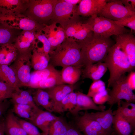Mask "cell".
Returning a JSON list of instances; mask_svg holds the SVG:
<instances>
[{"label":"cell","mask_w":135,"mask_h":135,"mask_svg":"<svg viewBox=\"0 0 135 135\" xmlns=\"http://www.w3.org/2000/svg\"><path fill=\"white\" fill-rule=\"evenodd\" d=\"M78 6L77 5L68 3L64 0H57L50 24H58L64 28L69 24L81 22L80 16L77 12Z\"/></svg>","instance_id":"obj_6"},{"label":"cell","mask_w":135,"mask_h":135,"mask_svg":"<svg viewBox=\"0 0 135 135\" xmlns=\"http://www.w3.org/2000/svg\"><path fill=\"white\" fill-rule=\"evenodd\" d=\"M77 42L80 46L84 67L104 62L110 49L115 43L110 37H104L94 33L85 40Z\"/></svg>","instance_id":"obj_1"},{"label":"cell","mask_w":135,"mask_h":135,"mask_svg":"<svg viewBox=\"0 0 135 135\" xmlns=\"http://www.w3.org/2000/svg\"><path fill=\"white\" fill-rule=\"evenodd\" d=\"M82 68L73 66L62 68L60 74L64 83L75 84L80 80L82 75Z\"/></svg>","instance_id":"obj_28"},{"label":"cell","mask_w":135,"mask_h":135,"mask_svg":"<svg viewBox=\"0 0 135 135\" xmlns=\"http://www.w3.org/2000/svg\"><path fill=\"white\" fill-rule=\"evenodd\" d=\"M16 118L27 135H42L37 127L31 122L17 117Z\"/></svg>","instance_id":"obj_38"},{"label":"cell","mask_w":135,"mask_h":135,"mask_svg":"<svg viewBox=\"0 0 135 135\" xmlns=\"http://www.w3.org/2000/svg\"><path fill=\"white\" fill-rule=\"evenodd\" d=\"M86 23L90 26L94 34L104 37L109 38L130 32V30L116 24L113 20L97 15L91 16Z\"/></svg>","instance_id":"obj_5"},{"label":"cell","mask_w":135,"mask_h":135,"mask_svg":"<svg viewBox=\"0 0 135 135\" xmlns=\"http://www.w3.org/2000/svg\"><path fill=\"white\" fill-rule=\"evenodd\" d=\"M0 80L10 86L15 90L20 88L16 75L9 66L0 64Z\"/></svg>","instance_id":"obj_30"},{"label":"cell","mask_w":135,"mask_h":135,"mask_svg":"<svg viewBox=\"0 0 135 135\" xmlns=\"http://www.w3.org/2000/svg\"><path fill=\"white\" fill-rule=\"evenodd\" d=\"M18 54L14 43L2 45L0 46V64L10 66L16 60Z\"/></svg>","instance_id":"obj_25"},{"label":"cell","mask_w":135,"mask_h":135,"mask_svg":"<svg viewBox=\"0 0 135 135\" xmlns=\"http://www.w3.org/2000/svg\"><path fill=\"white\" fill-rule=\"evenodd\" d=\"M76 118V126L84 135H108L87 111L82 115Z\"/></svg>","instance_id":"obj_11"},{"label":"cell","mask_w":135,"mask_h":135,"mask_svg":"<svg viewBox=\"0 0 135 135\" xmlns=\"http://www.w3.org/2000/svg\"><path fill=\"white\" fill-rule=\"evenodd\" d=\"M11 98L14 104L28 105L35 107H38L37 106H32L15 91L12 94Z\"/></svg>","instance_id":"obj_44"},{"label":"cell","mask_w":135,"mask_h":135,"mask_svg":"<svg viewBox=\"0 0 135 135\" xmlns=\"http://www.w3.org/2000/svg\"><path fill=\"white\" fill-rule=\"evenodd\" d=\"M126 77L125 74L122 75L114 83L112 89H109L110 98L107 102L110 106V108H112L114 104L122 100L135 102V94L127 82Z\"/></svg>","instance_id":"obj_7"},{"label":"cell","mask_w":135,"mask_h":135,"mask_svg":"<svg viewBox=\"0 0 135 135\" xmlns=\"http://www.w3.org/2000/svg\"><path fill=\"white\" fill-rule=\"evenodd\" d=\"M44 25L42 30L50 43L51 52L64 40L66 38L65 32L63 28L60 26H57L55 23Z\"/></svg>","instance_id":"obj_14"},{"label":"cell","mask_w":135,"mask_h":135,"mask_svg":"<svg viewBox=\"0 0 135 135\" xmlns=\"http://www.w3.org/2000/svg\"><path fill=\"white\" fill-rule=\"evenodd\" d=\"M62 84H64L62 80L60 73L38 82L30 84L28 87L36 89H47Z\"/></svg>","instance_id":"obj_35"},{"label":"cell","mask_w":135,"mask_h":135,"mask_svg":"<svg viewBox=\"0 0 135 135\" xmlns=\"http://www.w3.org/2000/svg\"><path fill=\"white\" fill-rule=\"evenodd\" d=\"M34 101L37 106H40L47 111L54 112V104L49 94L46 90L42 89H37L32 96Z\"/></svg>","instance_id":"obj_29"},{"label":"cell","mask_w":135,"mask_h":135,"mask_svg":"<svg viewBox=\"0 0 135 135\" xmlns=\"http://www.w3.org/2000/svg\"><path fill=\"white\" fill-rule=\"evenodd\" d=\"M57 0H29L24 15L42 24H49Z\"/></svg>","instance_id":"obj_4"},{"label":"cell","mask_w":135,"mask_h":135,"mask_svg":"<svg viewBox=\"0 0 135 135\" xmlns=\"http://www.w3.org/2000/svg\"><path fill=\"white\" fill-rule=\"evenodd\" d=\"M106 89L105 83L103 81L100 80L94 81L90 85L87 94L92 98L95 95Z\"/></svg>","instance_id":"obj_39"},{"label":"cell","mask_w":135,"mask_h":135,"mask_svg":"<svg viewBox=\"0 0 135 135\" xmlns=\"http://www.w3.org/2000/svg\"><path fill=\"white\" fill-rule=\"evenodd\" d=\"M69 125L63 118L58 116L50 124L46 135H66Z\"/></svg>","instance_id":"obj_34"},{"label":"cell","mask_w":135,"mask_h":135,"mask_svg":"<svg viewBox=\"0 0 135 135\" xmlns=\"http://www.w3.org/2000/svg\"><path fill=\"white\" fill-rule=\"evenodd\" d=\"M76 107L71 113L76 116H78L79 112L82 110H93L98 111L105 110L106 107L104 105L98 106L91 98L87 94L80 92H76Z\"/></svg>","instance_id":"obj_18"},{"label":"cell","mask_w":135,"mask_h":135,"mask_svg":"<svg viewBox=\"0 0 135 135\" xmlns=\"http://www.w3.org/2000/svg\"><path fill=\"white\" fill-rule=\"evenodd\" d=\"M57 117L51 112L39 108L30 122L42 131V135H46L50 124Z\"/></svg>","instance_id":"obj_21"},{"label":"cell","mask_w":135,"mask_h":135,"mask_svg":"<svg viewBox=\"0 0 135 135\" xmlns=\"http://www.w3.org/2000/svg\"><path fill=\"white\" fill-rule=\"evenodd\" d=\"M49 64L54 67L62 68L73 66H84L80 46L72 38H66L64 40L49 54Z\"/></svg>","instance_id":"obj_2"},{"label":"cell","mask_w":135,"mask_h":135,"mask_svg":"<svg viewBox=\"0 0 135 135\" xmlns=\"http://www.w3.org/2000/svg\"><path fill=\"white\" fill-rule=\"evenodd\" d=\"M49 58L35 48L33 50L30 58L31 67L34 70H40L46 68L49 64Z\"/></svg>","instance_id":"obj_31"},{"label":"cell","mask_w":135,"mask_h":135,"mask_svg":"<svg viewBox=\"0 0 135 135\" xmlns=\"http://www.w3.org/2000/svg\"><path fill=\"white\" fill-rule=\"evenodd\" d=\"M112 128L117 135H131L132 130L130 123L118 112H113Z\"/></svg>","instance_id":"obj_26"},{"label":"cell","mask_w":135,"mask_h":135,"mask_svg":"<svg viewBox=\"0 0 135 135\" xmlns=\"http://www.w3.org/2000/svg\"><path fill=\"white\" fill-rule=\"evenodd\" d=\"M106 64L104 62L96 63L84 67L81 76L84 79L88 78L93 81L100 80L107 70Z\"/></svg>","instance_id":"obj_22"},{"label":"cell","mask_w":135,"mask_h":135,"mask_svg":"<svg viewBox=\"0 0 135 135\" xmlns=\"http://www.w3.org/2000/svg\"><path fill=\"white\" fill-rule=\"evenodd\" d=\"M4 120V118L0 119V135H4L5 133Z\"/></svg>","instance_id":"obj_49"},{"label":"cell","mask_w":135,"mask_h":135,"mask_svg":"<svg viewBox=\"0 0 135 135\" xmlns=\"http://www.w3.org/2000/svg\"><path fill=\"white\" fill-rule=\"evenodd\" d=\"M133 135H135V130L133 132Z\"/></svg>","instance_id":"obj_52"},{"label":"cell","mask_w":135,"mask_h":135,"mask_svg":"<svg viewBox=\"0 0 135 135\" xmlns=\"http://www.w3.org/2000/svg\"><path fill=\"white\" fill-rule=\"evenodd\" d=\"M7 99V98L6 96L0 92V102H3Z\"/></svg>","instance_id":"obj_51"},{"label":"cell","mask_w":135,"mask_h":135,"mask_svg":"<svg viewBox=\"0 0 135 135\" xmlns=\"http://www.w3.org/2000/svg\"><path fill=\"white\" fill-rule=\"evenodd\" d=\"M99 14L100 16L117 21L126 16L135 14V12L125 7L121 0H112L103 6Z\"/></svg>","instance_id":"obj_10"},{"label":"cell","mask_w":135,"mask_h":135,"mask_svg":"<svg viewBox=\"0 0 135 135\" xmlns=\"http://www.w3.org/2000/svg\"><path fill=\"white\" fill-rule=\"evenodd\" d=\"M66 2L73 5H76L79 4L81 0H64Z\"/></svg>","instance_id":"obj_50"},{"label":"cell","mask_w":135,"mask_h":135,"mask_svg":"<svg viewBox=\"0 0 135 135\" xmlns=\"http://www.w3.org/2000/svg\"><path fill=\"white\" fill-rule=\"evenodd\" d=\"M104 62L110 72L108 88L112 87L122 75L134 70L126 54L116 41L110 49Z\"/></svg>","instance_id":"obj_3"},{"label":"cell","mask_w":135,"mask_h":135,"mask_svg":"<svg viewBox=\"0 0 135 135\" xmlns=\"http://www.w3.org/2000/svg\"><path fill=\"white\" fill-rule=\"evenodd\" d=\"M127 82L132 90L135 89V72L134 71L130 72L126 76Z\"/></svg>","instance_id":"obj_45"},{"label":"cell","mask_w":135,"mask_h":135,"mask_svg":"<svg viewBox=\"0 0 135 135\" xmlns=\"http://www.w3.org/2000/svg\"><path fill=\"white\" fill-rule=\"evenodd\" d=\"M32 53L18 54L15 60L9 66L14 72L18 79L19 86L28 87L30 77Z\"/></svg>","instance_id":"obj_8"},{"label":"cell","mask_w":135,"mask_h":135,"mask_svg":"<svg viewBox=\"0 0 135 135\" xmlns=\"http://www.w3.org/2000/svg\"><path fill=\"white\" fill-rule=\"evenodd\" d=\"M112 108L106 110L89 113L91 117L96 121L108 135L114 133L112 128L114 114Z\"/></svg>","instance_id":"obj_20"},{"label":"cell","mask_w":135,"mask_h":135,"mask_svg":"<svg viewBox=\"0 0 135 135\" xmlns=\"http://www.w3.org/2000/svg\"><path fill=\"white\" fill-rule=\"evenodd\" d=\"M66 135H84L76 127L69 124Z\"/></svg>","instance_id":"obj_48"},{"label":"cell","mask_w":135,"mask_h":135,"mask_svg":"<svg viewBox=\"0 0 135 135\" xmlns=\"http://www.w3.org/2000/svg\"><path fill=\"white\" fill-rule=\"evenodd\" d=\"M76 88L74 84H60L47 89L46 90L49 94L54 106V112L57 113L60 104L68 94L74 92Z\"/></svg>","instance_id":"obj_17"},{"label":"cell","mask_w":135,"mask_h":135,"mask_svg":"<svg viewBox=\"0 0 135 135\" xmlns=\"http://www.w3.org/2000/svg\"><path fill=\"white\" fill-rule=\"evenodd\" d=\"M76 92H74L67 95L61 102L57 113L68 112L72 113L76 107Z\"/></svg>","instance_id":"obj_36"},{"label":"cell","mask_w":135,"mask_h":135,"mask_svg":"<svg viewBox=\"0 0 135 135\" xmlns=\"http://www.w3.org/2000/svg\"><path fill=\"white\" fill-rule=\"evenodd\" d=\"M29 0H0V17L23 14L28 8Z\"/></svg>","instance_id":"obj_16"},{"label":"cell","mask_w":135,"mask_h":135,"mask_svg":"<svg viewBox=\"0 0 135 135\" xmlns=\"http://www.w3.org/2000/svg\"><path fill=\"white\" fill-rule=\"evenodd\" d=\"M22 31L11 27L0 21V46L8 43H14Z\"/></svg>","instance_id":"obj_27"},{"label":"cell","mask_w":135,"mask_h":135,"mask_svg":"<svg viewBox=\"0 0 135 135\" xmlns=\"http://www.w3.org/2000/svg\"><path fill=\"white\" fill-rule=\"evenodd\" d=\"M10 104L6 99L0 102V119L4 118L3 116L9 108Z\"/></svg>","instance_id":"obj_46"},{"label":"cell","mask_w":135,"mask_h":135,"mask_svg":"<svg viewBox=\"0 0 135 135\" xmlns=\"http://www.w3.org/2000/svg\"><path fill=\"white\" fill-rule=\"evenodd\" d=\"M0 21L5 22L11 27L22 31H42L44 26L21 14L0 17Z\"/></svg>","instance_id":"obj_9"},{"label":"cell","mask_w":135,"mask_h":135,"mask_svg":"<svg viewBox=\"0 0 135 135\" xmlns=\"http://www.w3.org/2000/svg\"><path fill=\"white\" fill-rule=\"evenodd\" d=\"M66 38H72L78 42L85 40L93 34L90 26L79 22L69 24L64 28Z\"/></svg>","instance_id":"obj_13"},{"label":"cell","mask_w":135,"mask_h":135,"mask_svg":"<svg viewBox=\"0 0 135 135\" xmlns=\"http://www.w3.org/2000/svg\"><path fill=\"white\" fill-rule=\"evenodd\" d=\"M15 89L6 84L0 80V92L7 98H11Z\"/></svg>","instance_id":"obj_42"},{"label":"cell","mask_w":135,"mask_h":135,"mask_svg":"<svg viewBox=\"0 0 135 135\" xmlns=\"http://www.w3.org/2000/svg\"><path fill=\"white\" fill-rule=\"evenodd\" d=\"M109 0H81L77 7L78 14L84 16H92L99 14L103 6Z\"/></svg>","instance_id":"obj_19"},{"label":"cell","mask_w":135,"mask_h":135,"mask_svg":"<svg viewBox=\"0 0 135 135\" xmlns=\"http://www.w3.org/2000/svg\"><path fill=\"white\" fill-rule=\"evenodd\" d=\"M18 94L26 100L32 106H37L34 103L30 92L27 90H22L18 88L15 90Z\"/></svg>","instance_id":"obj_43"},{"label":"cell","mask_w":135,"mask_h":135,"mask_svg":"<svg viewBox=\"0 0 135 135\" xmlns=\"http://www.w3.org/2000/svg\"><path fill=\"white\" fill-rule=\"evenodd\" d=\"M108 88L94 96L92 98L94 102L96 104L101 105L107 102L109 100L110 96L108 92Z\"/></svg>","instance_id":"obj_41"},{"label":"cell","mask_w":135,"mask_h":135,"mask_svg":"<svg viewBox=\"0 0 135 135\" xmlns=\"http://www.w3.org/2000/svg\"><path fill=\"white\" fill-rule=\"evenodd\" d=\"M36 32L34 31H21L14 43L19 53H32L36 44Z\"/></svg>","instance_id":"obj_12"},{"label":"cell","mask_w":135,"mask_h":135,"mask_svg":"<svg viewBox=\"0 0 135 135\" xmlns=\"http://www.w3.org/2000/svg\"><path fill=\"white\" fill-rule=\"evenodd\" d=\"M118 108L115 111L130 124L132 132L135 128V104L134 103L121 100L117 103Z\"/></svg>","instance_id":"obj_23"},{"label":"cell","mask_w":135,"mask_h":135,"mask_svg":"<svg viewBox=\"0 0 135 135\" xmlns=\"http://www.w3.org/2000/svg\"><path fill=\"white\" fill-rule=\"evenodd\" d=\"M124 6L129 10L135 12V0H121Z\"/></svg>","instance_id":"obj_47"},{"label":"cell","mask_w":135,"mask_h":135,"mask_svg":"<svg viewBox=\"0 0 135 135\" xmlns=\"http://www.w3.org/2000/svg\"><path fill=\"white\" fill-rule=\"evenodd\" d=\"M117 42L127 56L130 64L134 69L135 67V37L130 32L116 36Z\"/></svg>","instance_id":"obj_15"},{"label":"cell","mask_w":135,"mask_h":135,"mask_svg":"<svg viewBox=\"0 0 135 135\" xmlns=\"http://www.w3.org/2000/svg\"><path fill=\"white\" fill-rule=\"evenodd\" d=\"M36 36L38 41L42 43V46L40 48L36 47V48L49 58V54L51 51V46L48 40L42 31L36 32Z\"/></svg>","instance_id":"obj_37"},{"label":"cell","mask_w":135,"mask_h":135,"mask_svg":"<svg viewBox=\"0 0 135 135\" xmlns=\"http://www.w3.org/2000/svg\"><path fill=\"white\" fill-rule=\"evenodd\" d=\"M113 21L117 25L129 28L131 32L135 31V14L126 16L118 21Z\"/></svg>","instance_id":"obj_40"},{"label":"cell","mask_w":135,"mask_h":135,"mask_svg":"<svg viewBox=\"0 0 135 135\" xmlns=\"http://www.w3.org/2000/svg\"><path fill=\"white\" fill-rule=\"evenodd\" d=\"M60 73L54 67L49 64L46 68L40 70H34L31 73L30 79L28 86Z\"/></svg>","instance_id":"obj_32"},{"label":"cell","mask_w":135,"mask_h":135,"mask_svg":"<svg viewBox=\"0 0 135 135\" xmlns=\"http://www.w3.org/2000/svg\"><path fill=\"white\" fill-rule=\"evenodd\" d=\"M39 108L31 106L14 104V112L19 117L24 118L31 122L36 111Z\"/></svg>","instance_id":"obj_33"},{"label":"cell","mask_w":135,"mask_h":135,"mask_svg":"<svg viewBox=\"0 0 135 135\" xmlns=\"http://www.w3.org/2000/svg\"><path fill=\"white\" fill-rule=\"evenodd\" d=\"M6 135H27L13 113L9 112L4 120Z\"/></svg>","instance_id":"obj_24"}]
</instances>
